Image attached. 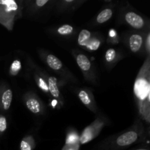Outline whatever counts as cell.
Segmentation results:
<instances>
[{"instance_id": "obj_8", "label": "cell", "mask_w": 150, "mask_h": 150, "mask_svg": "<svg viewBox=\"0 0 150 150\" xmlns=\"http://www.w3.org/2000/svg\"><path fill=\"white\" fill-rule=\"evenodd\" d=\"M72 54L75 57L78 66L83 73L85 81L94 85L98 84V75L90 59L86 54L76 50L72 51Z\"/></svg>"}, {"instance_id": "obj_11", "label": "cell", "mask_w": 150, "mask_h": 150, "mask_svg": "<svg viewBox=\"0 0 150 150\" xmlns=\"http://www.w3.org/2000/svg\"><path fill=\"white\" fill-rule=\"evenodd\" d=\"M27 64L32 74L34 81L37 86L42 92H43L48 96H50L49 91H48V83L46 81V74L45 72L42 71L40 67L36 65L35 62L32 60L31 58H28Z\"/></svg>"}, {"instance_id": "obj_18", "label": "cell", "mask_w": 150, "mask_h": 150, "mask_svg": "<svg viewBox=\"0 0 150 150\" xmlns=\"http://www.w3.org/2000/svg\"><path fill=\"white\" fill-rule=\"evenodd\" d=\"M36 142L32 135H26L20 142V150H34Z\"/></svg>"}, {"instance_id": "obj_13", "label": "cell", "mask_w": 150, "mask_h": 150, "mask_svg": "<svg viewBox=\"0 0 150 150\" xmlns=\"http://www.w3.org/2000/svg\"><path fill=\"white\" fill-rule=\"evenodd\" d=\"M76 95L83 105L86 107L90 111L98 115L99 114L98 107L95 102L92 91L86 87L81 88L76 91Z\"/></svg>"}, {"instance_id": "obj_4", "label": "cell", "mask_w": 150, "mask_h": 150, "mask_svg": "<svg viewBox=\"0 0 150 150\" xmlns=\"http://www.w3.org/2000/svg\"><path fill=\"white\" fill-rule=\"evenodd\" d=\"M38 55L45 65L48 66L51 70L55 72L61 79H62L63 82L78 83V79L76 76L64 65L62 62L58 57L44 49H40L38 51Z\"/></svg>"}, {"instance_id": "obj_6", "label": "cell", "mask_w": 150, "mask_h": 150, "mask_svg": "<svg viewBox=\"0 0 150 150\" xmlns=\"http://www.w3.org/2000/svg\"><path fill=\"white\" fill-rule=\"evenodd\" d=\"M54 0H23V18L35 19L53 10Z\"/></svg>"}, {"instance_id": "obj_17", "label": "cell", "mask_w": 150, "mask_h": 150, "mask_svg": "<svg viewBox=\"0 0 150 150\" xmlns=\"http://www.w3.org/2000/svg\"><path fill=\"white\" fill-rule=\"evenodd\" d=\"M114 15V6L108 5L100 11L95 18V23L97 25L104 24L112 18Z\"/></svg>"}, {"instance_id": "obj_16", "label": "cell", "mask_w": 150, "mask_h": 150, "mask_svg": "<svg viewBox=\"0 0 150 150\" xmlns=\"http://www.w3.org/2000/svg\"><path fill=\"white\" fill-rule=\"evenodd\" d=\"M122 59V53L114 48H109L106 50L104 56V64L108 70H111Z\"/></svg>"}, {"instance_id": "obj_19", "label": "cell", "mask_w": 150, "mask_h": 150, "mask_svg": "<svg viewBox=\"0 0 150 150\" xmlns=\"http://www.w3.org/2000/svg\"><path fill=\"white\" fill-rule=\"evenodd\" d=\"M75 29L70 24H64L54 29V33L62 37H68L73 35Z\"/></svg>"}, {"instance_id": "obj_24", "label": "cell", "mask_w": 150, "mask_h": 150, "mask_svg": "<svg viewBox=\"0 0 150 150\" xmlns=\"http://www.w3.org/2000/svg\"><path fill=\"white\" fill-rule=\"evenodd\" d=\"M8 127V122L6 116L2 113H0V136H3L7 131Z\"/></svg>"}, {"instance_id": "obj_3", "label": "cell", "mask_w": 150, "mask_h": 150, "mask_svg": "<svg viewBox=\"0 0 150 150\" xmlns=\"http://www.w3.org/2000/svg\"><path fill=\"white\" fill-rule=\"evenodd\" d=\"M23 18V0H0V23L12 31L15 23Z\"/></svg>"}, {"instance_id": "obj_15", "label": "cell", "mask_w": 150, "mask_h": 150, "mask_svg": "<svg viewBox=\"0 0 150 150\" xmlns=\"http://www.w3.org/2000/svg\"><path fill=\"white\" fill-rule=\"evenodd\" d=\"M46 81L47 83H48L50 97H51L56 101H57L58 105L60 107H62L64 104V100H63V97L62 96L59 89V85L61 83L59 82L57 78H56L55 76H50L48 73L46 74Z\"/></svg>"}, {"instance_id": "obj_1", "label": "cell", "mask_w": 150, "mask_h": 150, "mask_svg": "<svg viewBox=\"0 0 150 150\" xmlns=\"http://www.w3.org/2000/svg\"><path fill=\"white\" fill-rule=\"evenodd\" d=\"M148 135L149 131L144 122L137 117L129 128L107 137L96 145L94 150H123L134 144L144 142Z\"/></svg>"}, {"instance_id": "obj_22", "label": "cell", "mask_w": 150, "mask_h": 150, "mask_svg": "<svg viewBox=\"0 0 150 150\" xmlns=\"http://www.w3.org/2000/svg\"><path fill=\"white\" fill-rule=\"evenodd\" d=\"M79 136L75 130H69L66 137V146H74L79 144Z\"/></svg>"}, {"instance_id": "obj_21", "label": "cell", "mask_w": 150, "mask_h": 150, "mask_svg": "<svg viewBox=\"0 0 150 150\" xmlns=\"http://www.w3.org/2000/svg\"><path fill=\"white\" fill-rule=\"evenodd\" d=\"M22 69V64L21 62L18 59H15L10 64V67H9L8 73L10 76L12 77H15L17 76L19 74Z\"/></svg>"}, {"instance_id": "obj_5", "label": "cell", "mask_w": 150, "mask_h": 150, "mask_svg": "<svg viewBox=\"0 0 150 150\" xmlns=\"http://www.w3.org/2000/svg\"><path fill=\"white\" fill-rule=\"evenodd\" d=\"M119 22L130 26L133 31L141 32H149V21L146 18L130 10L127 7L121 9L119 13Z\"/></svg>"}, {"instance_id": "obj_9", "label": "cell", "mask_w": 150, "mask_h": 150, "mask_svg": "<svg viewBox=\"0 0 150 150\" xmlns=\"http://www.w3.org/2000/svg\"><path fill=\"white\" fill-rule=\"evenodd\" d=\"M109 120L102 114H98L95 120L88 125L81 134L79 137V144H85L99 136L101 130L106 125L109 124Z\"/></svg>"}, {"instance_id": "obj_2", "label": "cell", "mask_w": 150, "mask_h": 150, "mask_svg": "<svg viewBox=\"0 0 150 150\" xmlns=\"http://www.w3.org/2000/svg\"><path fill=\"white\" fill-rule=\"evenodd\" d=\"M133 94L137 107L138 117L146 124L150 122V55L138 73L133 86Z\"/></svg>"}, {"instance_id": "obj_12", "label": "cell", "mask_w": 150, "mask_h": 150, "mask_svg": "<svg viewBox=\"0 0 150 150\" xmlns=\"http://www.w3.org/2000/svg\"><path fill=\"white\" fill-rule=\"evenodd\" d=\"M86 1V0H54L53 10L59 14L73 13Z\"/></svg>"}, {"instance_id": "obj_10", "label": "cell", "mask_w": 150, "mask_h": 150, "mask_svg": "<svg viewBox=\"0 0 150 150\" xmlns=\"http://www.w3.org/2000/svg\"><path fill=\"white\" fill-rule=\"evenodd\" d=\"M26 108L36 117H43L46 114V108L42 100L33 91L26 92L22 97Z\"/></svg>"}, {"instance_id": "obj_7", "label": "cell", "mask_w": 150, "mask_h": 150, "mask_svg": "<svg viewBox=\"0 0 150 150\" xmlns=\"http://www.w3.org/2000/svg\"><path fill=\"white\" fill-rule=\"evenodd\" d=\"M149 32H141L129 31L122 36V42L126 48L134 54H143L146 53V40Z\"/></svg>"}, {"instance_id": "obj_20", "label": "cell", "mask_w": 150, "mask_h": 150, "mask_svg": "<svg viewBox=\"0 0 150 150\" xmlns=\"http://www.w3.org/2000/svg\"><path fill=\"white\" fill-rule=\"evenodd\" d=\"M92 36V34L90 31L87 30V29H82L79 33V37H78V43L79 45L85 48Z\"/></svg>"}, {"instance_id": "obj_23", "label": "cell", "mask_w": 150, "mask_h": 150, "mask_svg": "<svg viewBox=\"0 0 150 150\" xmlns=\"http://www.w3.org/2000/svg\"><path fill=\"white\" fill-rule=\"evenodd\" d=\"M101 43H102V39L100 38L98 36H92L85 48L89 51H96L100 48Z\"/></svg>"}, {"instance_id": "obj_25", "label": "cell", "mask_w": 150, "mask_h": 150, "mask_svg": "<svg viewBox=\"0 0 150 150\" xmlns=\"http://www.w3.org/2000/svg\"><path fill=\"white\" fill-rule=\"evenodd\" d=\"M133 150H149L148 148H145V147H141V148H137V149H135Z\"/></svg>"}, {"instance_id": "obj_14", "label": "cell", "mask_w": 150, "mask_h": 150, "mask_svg": "<svg viewBox=\"0 0 150 150\" xmlns=\"http://www.w3.org/2000/svg\"><path fill=\"white\" fill-rule=\"evenodd\" d=\"M13 93L7 83H0V113L4 114L10 109L13 102Z\"/></svg>"}]
</instances>
